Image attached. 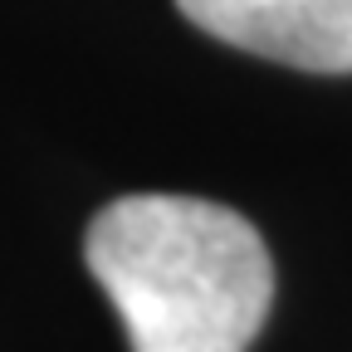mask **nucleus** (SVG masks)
Instances as JSON below:
<instances>
[{
    "instance_id": "nucleus-1",
    "label": "nucleus",
    "mask_w": 352,
    "mask_h": 352,
    "mask_svg": "<svg viewBox=\"0 0 352 352\" xmlns=\"http://www.w3.org/2000/svg\"><path fill=\"white\" fill-rule=\"evenodd\" d=\"M132 352H245L274 298L259 230L201 196H122L83 235Z\"/></svg>"
},
{
    "instance_id": "nucleus-2",
    "label": "nucleus",
    "mask_w": 352,
    "mask_h": 352,
    "mask_svg": "<svg viewBox=\"0 0 352 352\" xmlns=\"http://www.w3.org/2000/svg\"><path fill=\"white\" fill-rule=\"evenodd\" d=\"M206 34L314 74H352V0H176Z\"/></svg>"
}]
</instances>
